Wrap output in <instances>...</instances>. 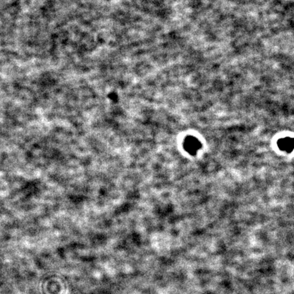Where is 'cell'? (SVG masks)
Returning a JSON list of instances; mask_svg holds the SVG:
<instances>
[{
  "label": "cell",
  "instance_id": "obj_1",
  "mask_svg": "<svg viewBox=\"0 0 294 294\" xmlns=\"http://www.w3.org/2000/svg\"><path fill=\"white\" fill-rule=\"evenodd\" d=\"M186 148L189 152L194 153L199 148V143L193 137L188 138L186 140Z\"/></svg>",
  "mask_w": 294,
  "mask_h": 294
},
{
  "label": "cell",
  "instance_id": "obj_2",
  "mask_svg": "<svg viewBox=\"0 0 294 294\" xmlns=\"http://www.w3.org/2000/svg\"><path fill=\"white\" fill-rule=\"evenodd\" d=\"M280 147H283L284 150H287L288 149H292V140L289 138H285L281 140V142L279 144Z\"/></svg>",
  "mask_w": 294,
  "mask_h": 294
}]
</instances>
